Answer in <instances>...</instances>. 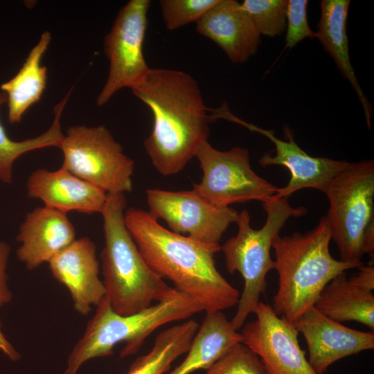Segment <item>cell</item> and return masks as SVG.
I'll return each instance as SVG.
<instances>
[{
	"instance_id": "6da1fadb",
	"label": "cell",
	"mask_w": 374,
	"mask_h": 374,
	"mask_svg": "<svg viewBox=\"0 0 374 374\" xmlns=\"http://www.w3.org/2000/svg\"><path fill=\"white\" fill-rule=\"evenodd\" d=\"M131 90L152 113L143 143L152 166L163 176L179 172L208 140L213 121L198 83L181 70L150 69Z\"/></svg>"
},
{
	"instance_id": "7a4b0ae2",
	"label": "cell",
	"mask_w": 374,
	"mask_h": 374,
	"mask_svg": "<svg viewBox=\"0 0 374 374\" xmlns=\"http://www.w3.org/2000/svg\"><path fill=\"white\" fill-rule=\"evenodd\" d=\"M125 224L149 267L174 288L194 299L205 312L238 304L240 292L217 270L221 245L201 242L162 226L148 211L130 207Z\"/></svg>"
},
{
	"instance_id": "3957f363",
	"label": "cell",
	"mask_w": 374,
	"mask_h": 374,
	"mask_svg": "<svg viewBox=\"0 0 374 374\" xmlns=\"http://www.w3.org/2000/svg\"><path fill=\"white\" fill-rule=\"evenodd\" d=\"M330 240L326 216L311 231L278 235L273 240L278 282L271 307L292 324L314 305L321 292L332 278L346 270L359 267L334 258L329 250Z\"/></svg>"
},
{
	"instance_id": "277c9868",
	"label": "cell",
	"mask_w": 374,
	"mask_h": 374,
	"mask_svg": "<svg viewBox=\"0 0 374 374\" xmlns=\"http://www.w3.org/2000/svg\"><path fill=\"white\" fill-rule=\"evenodd\" d=\"M124 193L107 194L101 213L105 246L100 253L105 296L112 308L131 315L171 296L170 287L147 265L127 229Z\"/></svg>"
},
{
	"instance_id": "5b68a950",
	"label": "cell",
	"mask_w": 374,
	"mask_h": 374,
	"mask_svg": "<svg viewBox=\"0 0 374 374\" xmlns=\"http://www.w3.org/2000/svg\"><path fill=\"white\" fill-rule=\"evenodd\" d=\"M202 311L204 310L199 303L177 290L169 297L131 315L114 312L105 296L96 305L82 337L71 351L64 374H78L87 361L111 355L119 343H125L121 357L134 355L146 338L161 326L188 319Z\"/></svg>"
},
{
	"instance_id": "8992f818",
	"label": "cell",
	"mask_w": 374,
	"mask_h": 374,
	"mask_svg": "<svg viewBox=\"0 0 374 374\" xmlns=\"http://www.w3.org/2000/svg\"><path fill=\"white\" fill-rule=\"evenodd\" d=\"M267 213L265 224L260 229L251 226V216L247 210L238 213L235 223L238 233L229 238L221 250L226 268L230 274L238 271L244 280V288L238 302L237 311L231 323L240 329L250 314L255 313L260 296L267 288V274L274 269L271 258L273 240L280 233L287 220L304 215L303 206L292 207L287 198H272L262 203Z\"/></svg>"
},
{
	"instance_id": "52a82bcc",
	"label": "cell",
	"mask_w": 374,
	"mask_h": 374,
	"mask_svg": "<svg viewBox=\"0 0 374 374\" xmlns=\"http://www.w3.org/2000/svg\"><path fill=\"white\" fill-rule=\"evenodd\" d=\"M324 194L330 203L326 217L340 260L361 267L366 253L373 261V160L350 163L330 181Z\"/></svg>"
},
{
	"instance_id": "ba28073f",
	"label": "cell",
	"mask_w": 374,
	"mask_h": 374,
	"mask_svg": "<svg viewBox=\"0 0 374 374\" xmlns=\"http://www.w3.org/2000/svg\"><path fill=\"white\" fill-rule=\"evenodd\" d=\"M62 168L107 194L132 190L134 161L103 125H75L59 146Z\"/></svg>"
},
{
	"instance_id": "9c48e42d",
	"label": "cell",
	"mask_w": 374,
	"mask_h": 374,
	"mask_svg": "<svg viewBox=\"0 0 374 374\" xmlns=\"http://www.w3.org/2000/svg\"><path fill=\"white\" fill-rule=\"evenodd\" d=\"M195 157L199 163L202 178L193 190L211 204L225 208L251 200L267 202L278 188L257 175L251 168L247 149L234 147L227 151L213 148L206 140Z\"/></svg>"
},
{
	"instance_id": "30bf717a",
	"label": "cell",
	"mask_w": 374,
	"mask_h": 374,
	"mask_svg": "<svg viewBox=\"0 0 374 374\" xmlns=\"http://www.w3.org/2000/svg\"><path fill=\"white\" fill-rule=\"evenodd\" d=\"M150 0H130L121 8L110 32L104 40L109 62L108 77L97 98V105H105L124 87L130 89L150 70L143 55Z\"/></svg>"
},
{
	"instance_id": "8fae6325",
	"label": "cell",
	"mask_w": 374,
	"mask_h": 374,
	"mask_svg": "<svg viewBox=\"0 0 374 374\" xmlns=\"http://www.w3.org/2000/svg\"><path fill=\"white\" fill-rule=\"evenodd\" d=\"M149 213L162 219L170 231L201 242L219 244L238 213L229 207L218 208L202 198L193 190H146Z\"/></svg>"
},
{
	"instance_id": "7c38bea8",
	"label": "cell",
	"mask_w": 374,
	"mask_h": 374,
	"mask_svg": "<svg viewBox=\"0 0 374 374\" xmlns=\"http://www.w3.org/2000/svg\"><path fill=\"white\" fill-rule=\"evenodd\" d=\"M213 110L215 119L223 118L238 123L264 135L274 144L275 155L265 152L259 159V163L262 167L283 166L290 171L291 178L285 186L278 188L272 198H287L303 188H313L324 193L330 181L350 163L346 161L309 155L295 142L293 133L287 125L283 127L286 139L283 141L276 137L273 130L262 129L238 118L231 113L225 103Z\"/></svg>"
},
{
	"instance_id": "4fadbf2b",
	"label": "cell",
	"mask_w": 374,
	"mask_h": 374,
	"mask_svg": "<svg viewBox=\"0 0 374 374\" xmlns=\"http://www.w3.org/2000/svg\"><path fill=\"white\" fill-rule=\"evenodd\" d=\"M256 319L242 328V343L260 358L265 374H318L300 347L293 324L260 301Z\"/></svg>"
},
{
	"instance_id": "5bb4252c",
	"label": "cell",
	"mask_w": 374,
	"mask_h": 374,
	"mask_svg": "<svg viewBox=\"0 0 374 374\" xmlns=\"http://www.w3.org/2000/svg\"><path fill=\"white\" fill-rule=\"evenodd\" d=\"M307 344L308 362L318 374H323L335 362L374 348L373 331L348 328L312 306L293 323Z\"/></svg>"
},
{
	"instance_id": "9a60e30c",
	"label": "cell",
	"mask_w": 374,
	"mask_h": 374,
	"mask_svg": "<svg viewBox=\"0 0 374 374\" xmlns=\"http://www.w3.org/2000/svg\"><path fill=\"white\" fill-rule=\"evenodd\" d=\"M53 277L70 292L74 310L87 315L105 296L99 277L95 244L89 237L75 239L49 262Z\"/></svg>"
},
{
	"instance_id": "2e32d148",
	"label": "cell",
	"mask_w": 374,
	"mask_h": 374,
	"mask_svg": "<svg viewBox=\"0 0 374 374\" xmlns=\"http://www.w3.org/2000/svg\"><path fill=\"white\" fill-rule=\"evenodd\" d=\"M75 229L66 216L44 206L28 213L17 240V257L29 270L48 262L75 240Z\"/></svg>"
},
{
	"instance_id": "e0dca14e",
	"label": "cell",
	"mask_w": 374,
	"mask_h": 374,
	"mask_svg": "<svg viewBox=\"0 0 374 374\" xmlns=\"http://www.w3.org/2000/svg\"><path fill=\"white\" fill-rule=\"evenodd\" d=\"M27 194L44 206L64 213L69 211L101 213L107 193L62 167L54 171L37 169L29 176Z\"/></svg>"
},
{
	"instance_id": "ac0fdd59",
	"label": "cell",
	"mask_w": 374,
	"mask_h": 374,
	"mask_svg": "<svg viewBox=\"0 0 374 374\" xmlns=\"http://www.w3.org/2000/svg\"><path fill=\"white\" fill-rule=\"evenodd\" d=\"M196 29L234 64L244 63L253 55L261 42L241 3L235 0H218L196 23Z\"/></svg>"
},
{
	"instance_id": "d6986e66",
	"label": "cell",
	"mask_w": 374,
	"mask_h": 374,
	"mask_svg": "<svg viewBox=\"0 0 374 374\" xmlns=\"http://www.w3.org/2000/svg\"><path fill=\"white\" fill-rule=\"evenodd\" d=\"M350 3V0L321 1V15L315 38L320 41L326 51L334 60L342 75L350 82L357 93L370 130L373 116L372 105L359 83L349 55L346 21Z\"/></svg>"
},
{
	"instance_id": "ffe728a7",
	"label": "cell",
	"mask_w": 374,
	"mask_h": 374,
	"mask_svg": "<svg viewBox=\"0 0 374 374\" xmlns=\"http://www.w3.org/2000/svg\"><path fill=\"white\" fill-rule=\"evenodd\" d=\"M238 343H242L240 332L233 328L222 311L206 312L186 358L168 374H190L199 369L206 370Z\"/></svg>"
},
{
	"instance_id": "44dd1931",
	"label": "cell",
	"mask_w": 374,
	"mask_h": 374,
	"mask_svg": "<svg viewBox=\"0 0 374 374\" xmlns=\"http://www.w3.org/2000/svg\"><path fill=\"white\" fill-rule=\"evenodd\" d=\"M51 39L50 32H44L17 73L0 87L7 96L8 118L10 123L20 122L24 113L43 94L46 85L47 68L41 62Z\"/></svg>"
},
{
	"instance_id": "7402d4cb",
	"label": "cell",
	"mask_w": 374,
	"mask_h": 374,
	"mask_svg": "<svg viewBox=\"0 0 374 374\" xmlns=\"http://www.w3.org/2000/svg\"><path fill=\"white\" fill-rule=\"evenodd\" d=\"M314 306L334 321H357L373 331V292L354 285L345 272L335 276L324 287Z\"/></svg>"
},
{
	"instance_id": "603a6c76",
	"label": "cell",
	"mask_w": 374,
	"mask_h": 374,
	"mask_svg": "<svg viewBox=\"0 0 374 374\" xmlns=\"http://www.w3.org/2000/svg\"><path fill=\"white\" fill-rule=\"evenodd\" d=\"M199 326L188 319L159 332L150 352L138 357L127 374H164L176 359L187 353Z\"/></svg>"
},
{
	"instance_id": "cb8c5ba5",
	"label": "cell",
	"mask_w": 374,
	"mask_h": 374,
	"mask_svg": "<svg viewBox=\"0 0 374 374\" xmlns=\"http://www.w3.org/2000/svg\"><path fill=\"white\" fill-rule=\"evenodd\" d=\"M70 90L55 107V117L51 127L42 134L21 141L10 139L0 122V180L6 184L12 181L13 165L22 154L29 151L48 147L59 148L64 134L61 130L60 117L69 98ZM7 103V96L0 91V106Z\"/></svg>"
},
{
	"instance_id": "d4e9b609",
	"label": "cell",
	"mask_w": 374,
	"mask_h": 374,
	"mask_svg": "<svg viewBox=\"0 0 374 374\" xmlns=\"http://www.w3.org/2000/svg\"><path fill=\"white\" fill-rule=\"evenodd\" d=\"M241 5L260 35L274 37L285 30L287 0H244Z\"/></svg>"
},
{
	"instance_id": "484cf974",
	"label": "cell",
	"mask_w": 374,
	"mask_h": 374,
	"mask_svg": "<svg viewBox=\"0 0 374 374\" xmlns=\"http://www.w3.org/2000/svg\"><path fill=\"white\" fill-rule=\"evenodd\" d=\"M206 374H265V370L258 356L238 343L207 368Z\"/></svg>"
},
{
	"instance_id": "4316f807",
	"label": "cell",
	"mask_w": 374,
	"mask_h": 374,
	"mask_svg": "<svg viewBox=\"0 0 374 374\" xmlns=\"http://www.w3.org/2000/svg\"><path fill=\"white\" fill-rule=\"evenodd\" d=\"M218 0H161L159 5L166 28L175 30L197 23Z\"/></svg>"
},
{
	"instance_id": "83f0119b",
	"label": "cell",
	"mask_w": 374,
	"mask_h": 374,
	"mask_svg": "<svg viewBox=\"0 0 374 374\" xmlns=\"http://www.w3.org/2000/svg\"><path fill=\"white\" fill-rule=\"evenodd\" d=\"M307 0H288L286 12L285 46L294 47L305 38H315L316 33L310 28L307 17Z\"/></svg>"
},
{
	"instance_id": "f1b7e54d",
	"label": "cell",
	"mask_w": 374,
	"mask_h": 374,
	"mask_svg": "<svg viewBox=\"0 0 374 374\" xmlns=\"http://www.w3.org/2000/svg\"><path fill=\"white\" fill-rule=\"evenodd\" d=\"M10 253V245L4 241H0V307L7 304L12 299V293L7 283L6 274Z\"/></svg>"
},
{
	"instance_id": "f546056e",
	"label": "cell",
	"mask_w": 374,
	"mask_h": 374,
	"mask_svg": "<svg viewBox=\"0 0 374 374\" xmlns=\"http://www.w3.org/2000/svg\"><path fill=\"white\" fill-rule=\"evenodd\" d=\"M359 271L349 278L351 283L356 286L373 292L374 289V267L373 265L359 267Z\"/></svg>"
},
{
	"instance_id": "4dcf8cb0",
	"label": "cell",
	"mask_w": 374,
	"mask_h": 374,
	"mask_svg": "<svg viewBox=\"0 0 374 374\" xmlns=\"http://www.w3.org/2000/svg\"><path fill=\"white\" fill-rule=\"evenodd\" d=\"M0 323V350L5 354L10 359L17 361L20 359V354L8 341L1 330Z\"/></svg>"
}]
</instances>
